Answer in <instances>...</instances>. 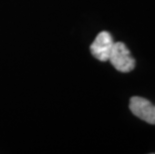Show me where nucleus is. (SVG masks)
Returning a JSON list of instances; mask_svg holds the SVG:
<instances>
[{
  "label": "nucleus",
  "instance_id": "1",
  "mask_svg": "<svg viewBox=\"0 0 155 154\" xmlns=\"http://www.w3.org/2000/svg\"><path fill=\"white\" fill-rule=\"evenodd\" d=\"M108 61L116 70L127 73L134 69L135 60L123 42H114Z\"/></svg>",
  "mask_w": 155,
  "mask_h": 154
},
{
  "label": "nucleus",
  "instance_id": "2",
  "mask_svg": "<svg viewBox=\"0 0 155 154\" xmlns=\"http://www.w3.org/2000/svg\"><path fill=\"white\" fill-rule=\"evenodd\" d=\"M114 41L111 34L107 31H101L94 39L90 46L91 54L99 61H108L113 47Z\"/></svg>",
  "mask_w": 155,
  "mask_h": 154
},
{
  "label": "nucleus",
  "instance_id": "3",
  "mask_svg": "<svg viewBox=\"0 0 155 154\" xmlns=\"http://www.w3.org/2000/svg\"><path fill=\"white\" fill-rule=\"evenodd\" d=\"M131 112L139 119L149 124H155V105L149 100L139 96L131 97L129 102Z\"/></svg>",
  "mask_w": 155,
  "mask_h": 154
}]
</instances>
